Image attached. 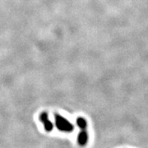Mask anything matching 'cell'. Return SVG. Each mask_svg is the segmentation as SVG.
Returning <instances> with one entry per match:
<instances>
[{"instance_id": "6da1fadb", "label": "cell", "mask_w": 148, "mask_h": 148, "mask_svg": "<svg viewBox=\"0 0 148 148\" xmlns=\"http://www.w3.org/2000/svg\"><path fill=\"white\" fill-rule=\"evenodd\" d=\"M55 126L59 131L63 132H72L74 130L73 124L62 115L55 114Z\"/></svg>"}, {"instance_id": "7a4b0ae2", "label": "cell", "mask_w": 148, "mask_h": 148, "mask_svg": "<svg viewBox=\"0 0 148 148\" xmlns=\"http://www.w3.org/2000/svg\"><path fill=\"white\" fill-rule=\"evenodd\" d=\"M40 119L42 122L45 130L46 132H51L53 129V124L52 122L49 119V114L46 112H43L40 115Z\"/></svg>"}, {"instance_id": "3957f363", "label": "cell", "mask_w": 148, "mask_h": 148, "mask_svg": "<svg viewBox=\"0 0 148 148\" xmlns=\"http://www.w3.org/2000/svg\"><path fill=\"white\" fill-rule=\"evenodd\" d=\"M77 143L81 147H85L87 145L89 141V135L86 130H82L77 135Z\"/></svg>"}, {"instance_id": "277c9868", "label": "cell", "mask_w": 148, "mask_h": 148, "mask_svg": "<svg viewBox=\"0 0 148 148\" xmlns=\"http://www.w3.org/2000/svg\"><path fill=\"white\" fill-rule=\"evenodd\" d=\"M76 123L77 127H79L81 130H86L87 128V121L82 117H78L76 120Z\"/></svg>"}]
</instances>
